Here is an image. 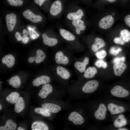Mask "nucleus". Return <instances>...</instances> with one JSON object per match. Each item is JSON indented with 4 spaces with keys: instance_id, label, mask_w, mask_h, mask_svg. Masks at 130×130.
Instances as JSON below:
<instances>
[{
    "instance_id": "6ab92c4d",
    "label": "nucleus",
    "mask_w": 130,
    "mask_h": 130,
    "mask_svg": "<svg viewBox=\"0 0 130 130\" xmlns=\"http://www.w3.org/2000/svg\"><path fill=\"white\" fill-rule=\"evenodd\" d=\"M105 45V42L103 39L97 38L95 39L94 42L91 46V49L93 51L96 52L99 49L104 47Z\"/></svg>"
},
{
    "instance_id": "9b49d317",
    "label": "nucleus",
    "mask_w": 130,
    "mask_h": 130,
    "mask_svg": "<svg viewBox=\"0 0 130 130\" xmlns=\"http://www.w3.org/2000/svg\"><path fill=\"white\" fill-rule=\"evenodd\" d=\"M53 91V88L50 84H44L42 87L38 94V96L42 99L46 98Z\"/></svg>"
},
{
    "instance_id": "c9c22d12",
    "label": "nucleus",
    "mask_w": 130,
    "mask_h": 130,
    "mask_svg": "<svg viewBox=\"0 0 130 130\" xmlns=\"http://www.w3.org/2000/svg\"><path fill=\"white\" fill-rule=\"evenodd\" d=\"M114 41L115 43L122 45H124L125 43L120 37H115L114 39Z\"/></svg>"
},
{
    "instance_id": "393cba45",
    "label": "nucleus",
    "mask_w": 130,
    "mask_h": 130,
    "mask_svg": "<svg viewBox=\"0 0 130 130\" xmlns=\"http://www.w3.org/2000/svg\"><path fill=\"white\" fill-rule=\"evenodd\" d=\"M8 83L10 85H12L13 88H18L21 84L20 78L18 76H15L9 80Z\"/></svg>"
},
{
    "instance_id": "aec40b11",
    "label": "nucleus",
    "mask_w": 130,
    "mask_h": 130,
    "mask_svg": "<svg viewBox=\"0 0 130 130\" xmlns=\"http://www.w3.org/2000/svg\"><path fill=\"white\" fill-rule=\"evenodd\" d=\"M89 58L87 57H85L82 62H76L74 64V66L80 72L83 73L85 70L86 65L89 63Z\"/></svg>"
},
{
    "instance_id": "9d476101",
    "label": "nucleus",
    "mask_w": 130,
    "mask_h": 130,
    "mask_svg": "<svg viewBox=\"0 0 130 130\" xmlns=\"http://www.w3.org/2000/svg\"><path fill=\"white\" fill-rule=\"evenodd\" d=\"M7 26L8 31H12L14 28L16 22V16L15 14L12 13L7 14L6 17Z\"/></svg>"
},
{
    "instance_id": "8fccbe9b",
    "label": "nucleus",
    "mask_w": 130,
    "mask_h": 130,
    "mask_svg": "<svg viewBox=\"0 0 130 130\" xmlns=\"http://www.w3.org/2000/svg\"><path fill=\"white\" fill-rule=\"evenodd\" d=\"M2 106L1 104H0V110H1L2 108Z\"/></svg>"
},
{
    "instance_id": "c756f323",
    "label": "nucleus",
    "mask_w": 130,
    "mask_h": 130,
    "mask_svg": "<svg viewBox=\"0 0 130 130\" xmlns=\"http://www.w3.org/2000/svg\"><path fill=\"white\" fill-rule=\"evenodd\" d=\"M28 28L29 31L30 36L31 39H35L39 37V35L35 31L33 28L28 26Z\"/></svg>"
},
{
    "instance_id": "4c0bfd02",
    "label": "nucleus",
    "mask_w": 130,
    "mask_h": 130,
    "mask_svg": "<svg viewBox=\"0 0 130 130\" xmlns=\"http://www.w3.org/2000/svg\"><path fill=\"white\" fill-rule=\"evenodd\" d=\"M124 21L126 25L130 28V14L125 16L124 18Z\"/></svg>"
},
{
    "instance_id": "37998d69",
    "label": "nucleus",
    "mask_w": 130,
    "mask_h": 130,
    "mask_svg": "<svg viewBox=\"0 0 130 130\" xmlns=\"http://www.w3.org/2000/svg\"><path fill=\"white\" fill-rule=\"evenodd\" d=\"M22 33L23 34V36H27L29 34V31L28 30L24 29L23 30Z\"/></svg>"
},
{
    "instance_id": "5701e85b",
    "label": "nucleus",
    "mask_w": 130,
    "mask_h": 130,
    "mask_svg": "<svg viewBox=\"0 0 130 130\" xmlns=\"http://www.w3.org/2000/svg\"><path fill=\"white\" fill-rule=\"evenodd\" d=\"M97 72V70L95 67H89L84 71L83 76L86 78H92L94 77Z\"/></svg>"
},
{
    "instance_id": "cd10ccee",
    "label": "nucleus",
    "mask_w": 130,
    "mask_h": 130,
    "mask_svg": "<svg viewBox=\"0 0 130 130\" xmlns=\"http://www.w3.org/2000/svg\"><path fill=\"white\" fill-rule=\"evenodd\" d=\"M34 111L36 113L40 114L42 116L46 117H49L52 115V113L42 107L36 108Z\"/></svg>"
},
{
    "instance_id": "f3484780",
    "label": "nucleus",
    "mask_w": 130,
    "mask_h": 130,
    "mask_svg": "<svg viewBox=\"0 0 130 130\" xmlns=\"http://www.w3.org/2000/svg\"><path fill=\"white\" fill-rule=\"evenodd\" d=\"M56 73L61 78L66 80L71 77V75L68 71L66 68L60 66L56 68Z\"/></svg>"
},
{
    "instance_id": "a211bd4d",
    "label": "nucleus",
    "mask_w": 130,
    "mask_h": 130,
    "mask_svg": "<svg viewBox=\"0 0 130 130\" xmlns=\"http://www.w3.org/2000/svg\"><path fill=\"white\" fill-rule=\"evenodd\" d=\"M2 62L8 68H11L14 65L15 59L13 56L11 54L6 55L2 59Z\"/></svg>"
},
{
    "instance_id": "0eeeda50",
    "label": "nucleus",
    "mask_w": 130,
    "mask_h": 130,
    "mask_svg": "<svg viewBox=\"0 0 130 130\" xmlns=\"http://www.w3.org/2000/svg\"><path fill=\"white\" fill-rule=\"evenodd\" d=\"M84 15L83 10L81 8L77 10H71L66 14L67 19L70 21L76 19H82Z\"/></svg>"
},
{
    "instance_id": "f03ea898",
    "label": "nucleus",
    "mask_w": 130,
    "mask_h": 130,
    "mask_svg": "<svg viewBox=\"0 0 130 130\" xmlns=\"http://www.w3.org/2000/svg\"><path fill=\"white\" fill-rule=\"evenodd\" d=\"M42 107L49 112L53 113H57L65 109H70L72 107L68 104L59 100L56 103H45L41 105Z\"/></svg>"
},
{
    "instance_id": "09e8293b",
    "label": "nucleus",
    "mask_w": 130,
    "mask_h": 130,
    "mask_svg": "<svg viewBox=\"0 0 130 130\" xmlns=\"http://www.w3.org/2000/svg\"><path fill=\"white\" fill-rule=\"evenodd\" d=\"M118 130H128L127 129L125 128H120L118 129Z\"/></svg>"
},
{
    "instance_id": "6e6552de",
    "label": "nucleus",
    "mask_w": 130,
    "mask_h": 130,
    "mask_svg": "<svg viewBox=\"0 0 130 130\" xmlns=\"http://www.w3.org/2000/svg\"><path fill=\"white\" fill-rule=\"evenodd\" d=\"M22 14L25 18L34 23H36L40 22L42 20L41 16L34 14L29 9H27L24 11Z\"/></svg>"
},
{
    "instance_id": "4468645a",
    "label": "nucleus",
    "mask_w": 130,
    "mask_h": 130,
    "mask_svg": "<svg viewBox=\"0 0 130 130\" xmlns=\"http://www.w3.org/2000/svg\"><path fill=\"white\" fill-rule=\"evenodd\" d=\"M59 30L60 35L65 39L69 41L75 40L76 38L74 35L69 31L62 28H59Z\"/></svg>"
},
{
    "instance_id": "412c9836",
    "label": "nucleus",
    "mask_w": 130,
    "mask_h": 130,
    "mask_svg": "<svg viewBox=\"0 0 130 130\" xmlns=\"http://www.w3.org/2000/svg\"><path fill=\"white\" fill-rule=\"evenodd\" d=\"M31 128L32 130H48L49 129L48 126L46 123L40 121L33 122L32 124Z\"/></svg>"
},
{
    "instance_id": "e433bc0d",
    "label": "nucleus",
    "mask_w": 130,
    "mask_h": 130,
    "mask_svg": "<svg viewBox=\"0 0 130 130\" xmlns=\"http://www.w3.org/2000/svg\"><path fill=\"white\" fill-rule=\"evenodd\" d=\"M104 62L102 60L99 59L95 62V64L97 67L100 68L102 67Z\"/></svg>"
},
{
    "instance_id": "c03bdc74",
    "label": "nucleus",
    "mask_w": 130,
    "mask_h": 130,
    "mask_svg": "<svg viewBox=\"0 0 130 130\" xmlns=\"http://www.w3.org/2000/svg\"><path fill=\"white\" fill-rule=\"evenodd\" d=\"M36 56L34 57H32L29 58L28 59V61L30 63H32L35 60Z\"/></svg>"
},
{
    "instance_id": "72a5a7b5",
    "label": "nucleus",
    "mask_w": 130,
    "mask_h": 130,
    "mask_svg": "<svg viewBox=\"0 0 130 130\" xmlns=\"http://www.w3.org/2000/svg\"><path fill=\"white\" fill-rule=\"evenodd\" d=\"M107 54L106 52L103 50L97 52L96 53V56L99 59L104 58L106 56Z\"/></svg>"
},
{
    "instance_id": "1a4fd4ad",
    "label": "nucleus",
    "mask_w": 130,
    "mask_h": 130,
    "mask_svg": "<svg viewBox=\"0 0 130 130\" xmlns=\"http://www.w3.org/2000/svg\"><path fill=\"white\" fill-rule=\"evenodd\" d=\"M107 108L103 104H99L98 109L95 112L94 116L95 118L98 120L104 119L106 117V114Z\"/></svg>"
},
{
    "instance_id": "39448f33",
    "label": "nucleus",
    "mask_w": 130,
    "mask_h": 130,
    "mask_svg": "<svg viewBox=\"0 0 130 130\" xmlns=\"http://www.w3.org/2000/svg\"><path fill=\"white\" fill-rule=\"evenodd\" d=\"M110 92L113 96L119 98L127 97L129 94V92L127 90L118 85L115 86L111 90Z\"/></svg>"
},
{
    "instance_id": "b1692460",
    "label": "nucleus",
    "mask_w": 130,
    "mask_h": 130,
    "mask_svg": "<svg viewBox=\"0 0 130 130\" xmlns=\"http://www.w3.org/2000/svg\"><path fill=\"white\" fill-rule=\"evenodd\" d=\"M126 124V120L124 116L122 114L119 115L114 122V126L117 128H120L124 126Z\"/></svg>"
},
{
    "instance_id": "7ed1b4c3",
    "label": "nucleus",
    "mask_w": 130,
    "mask_h": 130,
    "mask_svg": "<svg viewBox=\"0 0 130 130\" xmlns=\"http://www.w3.org/2000/svg\"><path fill=\"white\" fill-rule=\"evenodd\" d=\"M99 83L96 80H91L86 82L82 86L81 92L77 97H78L81 93L89 94L94 92L97 89Z\"/></svg>"
},
{
    "instance_id": "ea45409f",
    "label": "nucleus",
    "mask_w": 130,
    "mask_h": 130,
    "mask_svg": "<svg viewBox=\"0 0 130 130\" xmlns=\"http://www.w3.org/2000/svg\"><path fill=\"white\" fill-rule=\"evenodd\" d=\"M47 0H34L35 3L38 5L40 6H41L45 1Z\"/></svg>"
},
{
    "instance_id": "f704fd0d",
    "label": "nucleus",
    "mask_w": 130,
    "mask_h": 130,
    "mask_svg": "<svg viewBox=\"0 0 130 130\" xmlns=\"http://www.w3.org/2000/svg\"><path fill=\"white\" fill-rule=\"evenodd\" d=\"M122 49L120 48L116 49L115 47H112L110 48V52L111 54L116 56L118 54L119 52L122 51Z\"/></svg>"
},
{
    "instance_id": "a878e982",
    "label": "nucleus",
    "mask_w": 130,
    "mask_h": 130,
    "mask_svg": "<svg viewBox=\"0 0 130 130\" xmlns=\"http://www.w3.org/2000/svg\"><path fill=\"white\" fill-rule=\"evenodd\" d=\"M36 57L35 61L37 64H38L44 61L46 57V55L44 52L40 49H38L36 52Z\"/></svg>"
},
{
    "instance_id": "58836bf2",
    "label": "nucleus",
    "mask_w": 130,
    "mask_h": 130,
    "mask_svg": "<svg viewBox=\"0 0 130 130\" xmlns=\"http://www.w3.org/2000/svg\"><path fill=\"white\" fill-rule=\"evenodd\" d=\"M29 38L28 37L23 36L22 37L21 41L23 43L25 44H27L29 42Z\"/></svg>"
},
{
    "instance_id": "2eb2a0df",
    "label": "nucleus",
    "mask_w": 130,
    "mask_h": 130,
    "mask_svg": "<svg viewBox=\"0 0 130 130\" xmlns=\"http://www.w3.org/2000/svg\"><path fill=\"white\" fill-rule=\"evenodd\" d=\"M108 109L112 115L121 113L124 112L125 109L123 107L112 103H110L108 105Z\"/></svg>"
},
{
    "instance_id": "79ce46f5",
    "label": "nucleus",
    "mask_w": 130,
    "mask_h": 130,
    "mask_svg": "<svg viewBox=\"0 0 130 130\" xmlns=\"http://www.w3.org/2000/svg\"><path fill=\"white\" fill-rule=\"evenodd\" d=\"M122 61L121 58L117 57L115 58L113 61L114 63H116Z\"/></svg>"
},
{
    "instance_id": "20e7f679",
    "label": "nucleus",
    "mask_w": 130,
    "mask_h": 130,
    "mask_svg": "<svg viewBox=\"0 0 130 130\" xmlns=\"http://www.w3.org/2000/svg\"><path fill=\"white\" fill-rule=\"evenodd\" d=\"M114 19L111 15H108L101 19L99 22L98 26L103 29H107L110 28L114 22Z\"/></svg>"
},
{
    "instance_id": "4be33fe9",
    "label": "nucleus",
    "mask_w": 130,
    "mask_h": 130,
    "mask_svg": "<svg viewBox=\"0 0 130 130\" xmlns=\"http://www.w3.org/2000/svg\"><path fill=\"white\" fill-rule=\"evenodd\" d=\"M42 37L43 39V43L45 45L52 46L55 45L58 43L57 39L55 38L49 37L46 33L42 34Z\"/></svg>"
},
{
    "instance_id": "7c9ffc66",
    "label": "nucleus",
    "mask_w": 130,
    "mask_h": 130,
    "mask_svg": "<svg viewBox=\"0 0 130 130\" xmlns=\"http://www.w3.org/2000/svg\"><path fill=\"white\" fill-rule=\"evenodd\" d=\"M86 28V26L85 24L80 26L73 28L74 30L77 35L80 34L82 32L85 30Z\"/></svg>"
},
{
    "instance_id": "f8f14e48",
    "label": "nucleus",
    "mask_w": 130,
    "mask_h": 130,
    "mask_svg": "<svg viewBox=\"0 0 130 130\" xmlns=\"http://www.w3.org/2000/svg\"><path fill=\"white\" fill-rule=\"evenodd\" d=\"M50 77L46 75L41 76L34 79L32 81L33 86L39 87L41 85L49 83L51 81Z\"/></svg>"
},
{
    "instance_id": "ddd939ff",
    "label": "nucleus",
    "mask_w": 130,
    "mask_h": 130,
    "mask_svg": "<svg viewBox=\"0 0 130 130\" xmlns=\"http://www.w3.org/2000/svg\"><path fill=\"white\" fill-rule=\"evenodd\" d=\"M127 68L126 65L123 62L115 63L113 66V69L115 75L120 76Z\"/></svg>"
},
{
    "instance_id": "de8ad7c7",
    "label": "nucleus",
    "mask_w": 130,
    "mask_h": 130,
    "mask_svg": "<svg viewBox=\"0 0 130 130\" xmlns=\"http://www.w3.org/2000/svg\"><path fill=\"white\" fill-rule=\"evenodd\" d=\"M121 58V60H122V62H123L125 60V57H122Z\"/></svg>"
},
{
    "instance_id": "423d86ee",
    "label": "nucleus",
    "mask_w": 130,
    "mask_h": 130,
    "mask_svg": "<svg viewBox=\"0 0 130 130\" xmlns=\"http://www.w3.org/2000/svg\"><path fill=\"white\" fill-rule=\"evenodd\" d=\"M63 7L61 1L59 0L54 1L50 7L49 12L52 15L56 16L60 14L63 11Z\"/></svg>"
},
{
    "instance_id": "2f4dec72",
    "label": "nucleus",
    "mask_w": 130,
    "mask_h": 130,
    "mask_svg": "<svg viewBox=\"0 0 130 130\" xmlns=\"http://www.w3.org/2000/svg\"><path fill=\"white\" fill-rule=\"evenodd\" d=\"M118 0H98L97 3V5L99 6L104 5L108 3H115Z\"/></svg>"
},
{
    "instance_id": "a19ab883",
    "label": "nucleus",
    "mask_w": 130,
    "mask_h": 130,
    "mask_svg": "<svg viewBox=\"0 0 130 130\" xmlns=\"http://www.w3.org/2000/svg\"><path fill=\"white\" fill-rule=\"evenodd\" d=\"M15 36L17 41H21L22 37L21 36L19 32H16Z\"/></svg>"
},
{
    "instance_id": "a18cd8bd",
    "label": "nucleus",
    "mask_w": 130,
    "mask_h": 130,
    "mask_svg": "<svg viewBox=\"0 0 130 130\" xmlns=\"http://www.w3.org/2000/svg\"><path fill=\"white\" fill-rule=\"evenodd\" d=\"M107 66V63L105 62H104L103 64L102 67L104 69L106 68Z\"/></svg>"
},
{
    "instance_id": "dca6fc26",
    "label": "nucleus",
    "mask_w": 130,
    "mask_h": 130,
    "mask_svg": "<svg viewBox=\"0 0 130 130\" xmlns=\"http://www.w3.org/2000/svg\"><path fill=\"white\" fill-rule=\"evenodd\" d=\"M55 58L56 63L58 64L66 65L69 62L68 58L64 55L62 51L58 52L56 53Z\"/></svg>"
},
{
    "instance_id": "bb28decb",
    "label": "nucleus",
    "mask_w": 130,
    "mask_h": 130,
    "mask_svg": "<svg viewBox=\"0 0 130 130\" xmlns=\"http://www.w3.org/2000/svg\"><path fill=\"white\" fill-rule=\"evenodd\" d=\"M120 37L125 42H128L130 40V32L127 29H123L120 32Z\"/></svg>"
},
{
    "instance_id": "473e14b6",
    "label": "nucleus",
    "mask_w": 130,
    "mask_h": 130,
    "mask_svg": "<svg viewBox=\"0 0 130 130\" xmlns=\"http://www.w3.org/2000/svg\"><path fill=\"white\" fill-rule=\"evenodd\" d=\"M11 6H21L23 4L21 0H7Z\"/></svg>"
},
{
    "instance_id": "c85d7f7f",
    "label": "nucleus",
    "mask_w": 130,
    "mask_h": 130,
    "mask_svg": "<svg viewBox=\"0 0 130 130\" xmlns=\"http://www.w3.org/2000/svg\"><path fill=\"white\" fill-rule=\"evenodd\" d=\"M71 26L74 28L85 24V22L83 19H76L70 21Z\"/></svg>"
},
{
    "instance_id": "f257e3e1",
    "label": "nucleus",
    "mask_w": 130,
    "mask_h": 130,
    "mask_svg": "<svg viewBox=\"0 0 130 130\" xmlns=\"http://www.w3.org/2000/svg\"><path fill=\"white\" fill-rule=\"evenodd\" d=\"M67 114L66 117L68 122L79 127L84 123V119L81 114V110L79 108L71 110Z\"/></svg>"
},
{
    "instance_id": "49530a36",
    "label": "nucleus",
    "mask_w": 130,
    "mask_h": 130,
    "mask_svg": "<svg viewBox=\"0 0 130 130\" xmlns=\"http://www.w3.org/2000/svg\"><path fill=\"white\" fill-rule=\"evenodd\" d=\"M17 130H26L24 129L23 128L21 127H18L17 129Z\"/></svg>"
}]
</instances>
